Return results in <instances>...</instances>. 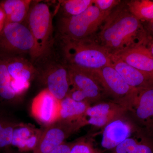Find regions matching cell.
I'll return each instance as SVG.
<instances>
[{"mask_svg":"<svg viewBox=\"0 0 153 153\" xmlns=\"http://www.w3.org/2000/svg\"><path fill=\"white\" fill-rule=\"evenodd\" d=\"M1 51L4 56L14 90H18L24 84L30 85L31 81L35 80L36 69L30 57Z\"/></svg>","mask_w":153,"mask_h":153,"instance_id":"cell-14","label":"cell"},{"mask_svg":"<svg viewBox=\"0 0 153 153\" xmlns=\"http://www.w3.org/2000/svg\"><path fill=\"white\" fill-rule=\"evenodd\" d=\"M0 51L25 55L33 61L38 56L35 40L29 28L23 23H9L0 34Z\"/></svg>","mask_w":153,"mask_h":153,"instance_id":"cell-7","label":"cell"},{"mask_svg":"<svg viewBox=\"0 0 153 153\" xmlns=\"http://www.w3.org/2000/svg\"><path fill=\"white\" fill-rule=\"evenodd\" d=\"M146 30L147 31L149 35L153 36V22L148 23Z\"/></svg>","mask_w":153,"mask_h":153,"instance_id":"cell-31","label":"cell"},{"mask_svg":"<svg viewBox=\"0 0 153 153\" xmlns=\"http://www.w3.org/2000/svg\"><path fill=\"white\" fill-rule=\"evenodd\" d=\"M127 113L140 130L153 135V85L137 89Z\"/></svg>","mask_w":153,"mask_h":153,"instance_id":"cell-9","label":"cell"},{"mask_svg":"<svg viewBox=\"0 0 153 153\" xmlns=\"http://www.w3.org/2000/svg\"><path fill=\"white\" fill-rule=\"evenodd\" d=\"M13 84L4 56L0 51V108L15 107L22 101L14 92Z\"/></svg>","mask_w":153,"mask_h":153,"instance_id":"cell-18","label":"cell"},{"mask_svg":"<svg viewBox=\"0 0 153 153\" xmlns=\"http://www.w3.org/2000/svg\"><path fill=\"white\" fill-rule=\"evenodd\" d=\"M72 142L63 143L49 153H70Z\"/></svg>","mask_w":153,"mask_h":153,"instance_id":"cell-28","label":"cell"},{"mask_svg":"<svg viewBox=\"0 0 153 153\" xmlns=\"http://www.w3.org/2000/svg\"><path fill=\"white\" fill-rule=\"evenodd\" d=\"M147 46L150 50L153 57V36L149 35V40L147 43Z\"/></svg>","mask_w":153,"mask_h":153,"instance_id":"cell-30","label":"cell"},{"mask_svg":"<svg viewBox=\"0 0 153 153\" xmlns=\"http://www.w3.org/2000/svg\"><path fill=\"white\" fill-rule=\"evenodd\" d=\"M42 130L32 124L19 122L14 129L12 146L22 152H33L39 142Z\"/></svg>","mask_w":153,"mask_h":153,"instance_id":"cell-16","label":"cell"},{"mask_svg":"<svg viewBox=\"0 0 153 153\" xmlns=\"http://www.w3.org/2000/svg\"><path fill=\"white\" fill-rule=\"evenodd\" d=\"M129 11L141 22H153V1L133 0L127 3Z\"/></svg>","mask_w":153,"mask_h":153,"instance_id":"cell-23","label":"cell"},{"mask_svg":"<svg viewBox=\"0 0 153 153\" xmlns=\"http://www.w3.org/2000/svg\"><path fill=\"white\" fill-rule=\"evenodd\" d=\"M102 129L101 146L107 150H113L140 130L127 112L111 121Z\"/></svg>","mask_w":153,"mask_h":153,"instance_id":"cell-12","label":"cell"},{"mask_svg":"<svg viewBox=\"0 0 153 153\" xmlns=\"http://www.w3.org/2000/svg\"><path fill=\"white\" fill-rule=\"evenodd\" d=\"M36 69L35 79L59 100L68 95L70 89L69 68L55 44L32 61Z\"/></svg>","mask_w":153,"mask_h":153,"instance_id":"cell-3","label":"cell"},{"mask_svg":"<svg viewBox=\"0 0 153 153\" xmlns=\"http://www.w3.org/2000/svg\"><path fill=\"white\" fill-rule=\"evenodd\" d=\"M54 16L47 3L41 1H32L24 23L29 28L36 42L38 56L55 45Z\"/></svg>","mask_w":153,"mask_h":153,"instance_id":"cell-5","label":"cell"},{"mask_svg":"<svg viewBox=\"0 0 153 153\" xmlns=\"http://www.w3.org/2000/svg\"><path fill=\"white\" fill-rule=\"evenodd\" d=\"M55 44L71 68L93 73L111 63V55L93 37L74 40L55 36Z\"/></svg>","mask_w":153,"mask_h":153,"instance_id":"cell-2","label":"cell"},{"mask_svg":"<svg viewBox=\"0 0 153 153\" xmlns=\"http://www.w3.org/2000/svg\"><path fill=\"white\" fill-rule=\"evenodd\" d=\"M98 43L111 55L146 42L149 34L141 22L127 7H118L111 12L100 27Z\"/></svg>","mask_w":153,"mask_h":153,"instance_id":"cell-1","label":"cell"},{"mask_svg":"<svg viewBox=\"0 0 153 153\" xmlns=\"http://www.w3.org/2000/svg\"><path fill=\"white\" fill-rule=\"evenodd\" d=\"M120 1L115 0H94V4L100 11L109 13L114 7L118 5Z\"/></svg>","mask_w":153,"mask_h":153,"instance_id":"cell-26","label":"cell"},{"mask_svg":"<svg viewBox=\"0 0 153 153\" xmlns=\"http://www.w3.org/2000/svg\"><path fill=\"white\" fill-rule=\"evenodd\" d=\"M19 121L13 118L0 134V153L12 146L14 129Z\"/></svg>","mask_w":153,"mask_h":153,"instance_id":"cell-24","label":"cell"},{"mask_svg":"<svg viewBox=\"0 0 153 153\" xmlns=\"http://www.w3.org/2000/svg\"><path fill=\"white\" fill-rule=\"evenodd\" d=\"M109 14L102 12L93 4L77 16L59 17L55 36L74 40L92 38Z\"/></svg>","mask_w":153,"mask_h":153,"instance_id":"cell-4","label":"cell"},{"mask_svg":"<svg viewBox=\"0 0 153 153\" xmlns=\"http://www.w3.org/2000/svg\"><path fill=\"white\" fill-rule=\"evenodd\" d=\"M56 13L59 17L74 16L82 13L94 4V0L59 1Z\"/></svg>","mask_w":153,"mask_h":153,"instance_id":"cell-22","label":"cell"},{"mask_svg":"<svg viewBox=\"0 0 153 153\" xmlns=\"http://www.w3.org/2000/svg\"><path fill=\"white\" fill-rule=\"evenodd\" d=\"M13 118L7 110L0 108V134L6 125Z\"/></svg>","mask_w":153,"mask_h":153,"instance_id":"cell-27","label":"cell"},{"mask_svg":"<svg viewBox=\"0 0 153 153\" xmlns=\"http://www.w3.org/2000/svg\"><path fill=\"white\" fill-rule=\"evenodd\" d=\"M31 0H5L0 4L6 16V24L23 23L27 18Z\"/></svg>","mask_w":153,"mask_h":153,"instance_id":"cell-20","label":"cell"},{"mask_svg":"<svg viewBox=\"0 0 153 153\" xmlns=\"http://www.w3.org/2000/svg\"><path fill=\"white\" fill-rule=\"evenodd\" d=\"M93 73L101 83L108 100L128 110L132 104L137 89L129 86L111 64Z\"/></svg>","mask_w":153,"mask_h":153,"instance_id":"cell-8","label":"cell"},{"mask_svg":"<svg viewBox=\"0 0 153 153\" xmlns=\"http://www.w3.org/2000/svg\"><path fill=\"white\" fill-rule=\"evenodd\" d=\"M6 24V16L0 4V34L2 32Z\"/></svg>","mask_w":153,"mask_h":153,"instance_id":"cell-29","label":"cell"},{"mask_svg":"<svg viewBox=\"0 0 153 153\" xmlns=\"http://www.w3.org/2000/svg\"><path fill=\"white\" fill-rule=\"evenodd\" d=\"M82 127L79 121L69 122L58 120L42 128L41 138L32 153H50Z\"/></svg>","mask_w":153,"mask_h":153,"instance_id":"cell-10","label":"cell"},{"mask_svg":"<svg viewBox=\"0 0 153 153\" xmlns=\"http://www.w3.org/2000/svg\"><path fill=\"white\" fill-rule=\"evenodd\" d=\"M113 151V153H153V135L140 130Z\"/></svg>","mask_w":153,"mask_h":153,"instance_id":"cell-19","label":"cell"},{"mask_svg":"<svg viewBox=\"0 0 153 153\" xmlns=\"http://www.w3.org/2000/svg\"><path fill=\"white\" fill-rule=\"evenodd\" d=\"M69 68L70 89L68 97L90 105L108 100L101 83L95 74L76 68Z\"/></svg>","mask_w":153,"mask_h":153,"instance_id":"cell-6","label":"cell"},{"mask_svg":"<svg viewBox=\"0 0 153 153\" xmlns=\"http://www.w3.org/2000/svg\"><path fill=\"white\" fill-rule=\"evenodd\" d=\"M1 153H30V152H19V151L17 150V151H15L12 150L10 149H7L6 150L3 151Z\"/></svg>","mask_w":153,"mask_h":153,"instance_id":"cell-32","label":"cell"},{"mask_svg":"<svg viewBox=\"0 0 153 153\" xmlns=\"http://www.w3.org/2000/svg\"><path fill=\"white\" fill-rule=\"evenodd\" d=\"M60 100L47 89L41 90L31 103V115L44 128L60 119Z\"/></svg>","mask_w":153,"mask_h":153,"instance_id":"cell-11","label":"cell"},{"mask_svg":"<svg viewBox=\"0 0 153 153\" xmlns=\"http://www.w3.org/2000/svg\"><path fill=\"white\" fill-rule=\"evenodd\" d=\"M148 41L111 56L153 76V57L148 47Z\"/></svg>","mask_w":153,"mask_h":153,"instance_id":"cell-15","label":"cell"},{"mask_svg":"<svg viewBox=\"0 0 153 153\" xmlns=\"http://www.w3.org/2000/svg\"><path fill=\"white\" fill-rule=\"evenodd\" d=\"M90 105L87 102L75 101L68 97H66L60 100L59 120L69 122L80 121Z\"/></svg>","mask_w":153,"mask_h":153,"instance_id":"cell-21","label":"cell"},{"mask_svg":"<svg viewBox=\"0 0 153 153\" xmlns=\"http://www.w3.org/2000/svg\"><path fill=\"white\" fill-rule=\"evenodd\" d=\"M127 111L125 108L114 102H100L88 107L80 122L82 127L91 125L102 129L111 121Z\"/></svg>","mask_w":153,"mask_h":153,"instance_id":"cell-13","label":"cell"},{"mask_svg":"<svg viewBox=\"0 0 153 153\" xmlns=\"http://www.w3.org/2000/svg\"><path fill=\"white\" fill-rule=\"evenodd\" d=\"M111 65L131 88L138 89L153 85V76L132 67L111 55Z\"/></svg>","mask_w":153,"mask_h":153,"instance_id":"cell-17","label":"cell"},{"mask_svg":"<svg viewBox=\"0 0 153 153\" xmlns=\"http://www.w3.org/2000/svg\"><path fill=\"white\" fill-rule=\"evenodd\" d=\"M70 153H102V152L96 149L89 140L82 138L72 142Z\"/></svg>","mask_w":153,"mask_h":153,"instance_id":"cell-25","label":"cell"}]
</instances>
